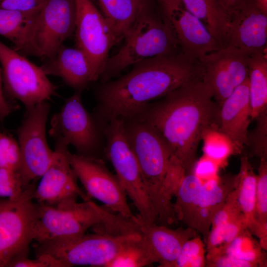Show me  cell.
<instances>
[{"mask_svg":"<svg viewBox=\"0 0 267 267\" xmlns=\"http://www.w3.org/2000/svg\"><path fill=\"white\" fill-rule=\"evenodd\" d=\"M202 71L199 60L181 51L145 59L118 79L100 82L93 114L104 125L114 119L134 118L152 101L202 76Z\"/></svg>","mask_w":267,"mask_h":267,"instance_id":"6da1fadb","label":"cell"},{"mask_svg":"<svg viewBox=\"0 0 267 267\" xmlns=\"http://www.w3.org/2000/svg\"><path fill=\"white\" fill-rule=\"evenodd\" d=\"M159 99L148 104L134 118L152 126L186 173H191L204 133L210 128L218 129L220 107L202 76Z\"/></svg>","mask_w":267,"mask_h":267,"instance_id":"7a4b0ae2","label":"cell"},{"mask_svg":"<svg viewBox=\"0 0 267 267\" xmlns=\"http://www.w3.org/2000/svg\"><path fill=\"white\" fill-rule=\"evenodd\" d=\"M123 121L128 140L158 220L162 222H171L175 217L174 204L166 192L165 181L172 153L148 123L135 118Z\"/></svg>","mask_w":267,"mask_h":267,"instance_id":"3957f363","label":"cell"},{"mask_svg":"<svg viewBox=\"0 0 267 267\" xmlns=\"http://www.w3.org/2000/svg\"><path fill=\"white\" fill-rule=\"evenodd\" d=\"M123 46L109 57L100 79L106 82L131 65L155 56L180 51L162 7L145 9L124 39Z\"/></svg>","mask_w":267,"mask_h":267,"instance_id":"277c9868","label":"cell"},{"mask_svg":"<svg viewBox=\"0 0 267 267\" xmlns=\"http://www.w3.org/2000/svg\"><path fill=\"white\" fill-rule=\"evenodd\" d=\"M104 135L103 153L112 164L127 195L138 211L137 218L140 225L157 223L158 217L128 140L123 120L114 119L108 122Z\"/></svg>","mask_w":267,"mask_h":267,"instance_id":"5b68a950","label":"cell"},{"mask_svg":"<svg viewBox=\"0 0 267 267\" xmlns=\"http://www.w3.org/2000/svg\"><path fill=\"white\" fill-rule=\"evenodd\" d=\"M36 204L34 240L39 244L78 239L90 227L109 220L113 214L93 202L90 198L63 207Z\"/></svg>","mask_w":267,"mask_h":267,"instance_id":"8992f818","label":"cell"},{"mask_svg":"<svg viewBox=\"0 0 267 267\" xmlns=\"http://www.w3.org/2000/svg\"><path fill=\"white\" fill-rule=\"evenodd\" d=\"M81 94L75 91L65 100L60 109L51 117L48 133L55 143L71 145L78 155L100 158L106 125L87 110Z\"/></svg>","mask_w":267,"mask_h":267,"instance_id":"52a82bcc","label":"cell"},{"mask_svg":"<svg viewBox=\"0 0 267 267\" xmlns=\"http://www.w3.org/2000/svg\"><path fill=\"white\" fill-rule=\"evenodd\" d=\"M32 183L17 198L0 199V267L27 258L34 240L36 204Z\"/></svg>","mask_w":267,"mask_h":267,"instance_id":"ba28073f","label":"cell"},{"mask_svg":"<svg viewBox=\"0 0 267 267\" xmlns=\"http://www.w3.org/2000/svg\"><path fill=\"white\" fill-rule=\"evenodd\" d=\"M0 64L6 97L20 101L26 109L48 101L56 93L57 87L41 66L0 41Z\"/></svg>","mask_w":267,"mask_h":267,"instance_id":"9c48e42d","label":"cell"},{"mask_svg":"<svg viewBox=\"0 0 267 267\" xmlns=\"http://www.w3.org/2000/svg\"><path fill=\"white\" fill-rule=\"evenodd\" d=\"M94 232L85 234L72 241L36 244V255L49 254L59 261L63 267H106L128 242L141 234H118L105 231Z\"/></svg>","mask_w":267,"mask_h":267,"instance_id":"30bf717a","label":"cell"},{"mask_svg":"<svg viewBox=\"0 0 267 267\" xmlns=\"http://www.w3.org/2000/svg\"><path fill=\"white\" fill-rule=\"evenodd\" d=\"M49 111L48 101L26 109L17 130V141L21 155L20 174L25 186L41 178L53 158L54 150L48 145L46 133Z\"/></svg>","mask_w":267,"mask_h":267,"instance_id":"8fae6325","label":"cell"},{"mask_svg":"<svg viewBox=\"0 0 267 267\" xmlns=\"http://www.w3.org/2000/svg\"><path fill=\"white\" fill-rule=\"evenodd\" d=\"M76 47L88 58L95 82L100 78L109 53L118 41L112 28L91 0H76Z\"/></svg>","mask_w":267,"mask_h":267,"instance_id":"7c38bea8","label":"cell"},{"mask_svg":"<svg viewBox=\"0 0 267 267\" xmlns=\"http://www.w3.org/2000/svg\"><path fill=\"white\" fill-rule=\"evenodd\" d=\"M71 166L87 192L88 196L103 203L109 209L137 222L128 203L127 194L116 175L99 157L68 154Z\"/></svg>","mask_w":267,"mask_h":267,"instance_id":"4fadbf2b","label":"cell"},{"mask_svg":"<svg viewBox=\"0 0 267 267\" xmlns=\"http://www.w3.org/2000/svg\"><path fill=\"white\" fill-rule=\"evenodd\" d=\"M250 53L226 46L201 57L202 80L220 107L236 88L248 78Z\"/></svg>","mask_w":267,"mask_h":267,"instance_id":"5bb4252c","label":"cell"},{"mask_svg":"<svg viewBox=\"0 0 267 267\" xmlns=\"http://www.w3.org/2000/svg\"><path fill=\"white\" fill-rule=\"evenodd\" d=\"M69 153L68 146L55 143L52 161L34 192V199L38 203L63 207L77 202L79 196L83 200L89 198L78 185Z\"/></svg>","mask_w":267,"mask_h":267,"instance_id":"9a60e30c","label":"cell"},{"mask_svg":"<svg viewBox=\"0 0 267 267\" xmlns=\"http://www.w3.org/2000/svg\"><path fill=\"white\" fill-rule=\"evenodd\" d=\"M76 0H45L38 12L34 40L41 58L52 56L74 34Z\"/></svg>","mask_w":267,"mask_h":267,"instance_id":"2e32d148","label":"cell"},{"mask_svg":"<svg viewBox=\"0 0 267 267\" xmlns=\"http://www.w3.org/2000/svg\"><path fill=\"white\" fill-rule=\"evenodd\" d=\"M267 14L262 12L252 0L230 19L226 46L229 45L249 53H267Z\"/></svg>","mask_w":267,"mask_h":267,"instance_id":"e0dca14e","label":"cell"},{"mask_svg":"<svg viewBox=\"0 0 267 267\" xmlns=\"http://www.w3.org/2000/svg\"><path fill=\"white\" fill-rule=\"evenodd\" d=\"M179 50L190 58L199 59L221 48L203 24L180 4L165 12Z\"/></svg>","mask_w":267,"mask_h":267,"instance_id":"ac0fdd59","label":"cell"},{"mask_svg":"<svg viewBox=\"0 0 267 267\" xmlns=\"http://www.w3.org/2000/svg\"><path fill=\"white\" fill-rule=\"evenodd\" d=\"M251 105L248 78L235 89L220 106L218 129L231 141L236 154L247 145Z\"/></svg>","mask_w":267,"mask_h":267,"instance_id":"d6986e66","label":"cell"},{"mask_svg":"<svg viewBox=\"0 0 267 267\" xmlns=\"http://www.w3.org/2000/svg\"><path fill=\"white\" fill-rule=\"evenodd\" d=\"M41 66L47 75L59 77L75 91H82L95 82L91 66L84 52L77 47L62 45Z\"/></svg>","mask_w":267,"mask_h":267,"instance_id":"ffe728a7","label":"cell"},{"mask_svg":"<svg viewBox=\"0 0 267 267\" xmlns=\"http://www.w3.org/2000/svg\"><path fill=\"white\" fill-rule=\"evenodd\" d=\"M140 229L142 237L161 267H173L183 244L197 234L190 227L171 229L157 223L141 226Z\"/></svg>","mask_w":267,"mask_h":267,"instance_id":"44dd1931","label":"cell"},{"mask_svg":"<svg viewBox=\"0 0 267 267\" xmlns=\"http://www.w3.org/2000/svg\"><path fill=\"white\" fill-rule=\"evenodd\" d=\"M257 175L247 155L242 156L240 169L235 175L236 199L246 222L247 229L259 239L262 245L267 243V223L258 222L255 219Z\"/></svg>","mask_w":267,"mask_h":267,"instance_id":"7402d4cb","label":"cell"},{"mask_svg":"<svg viewBox=\"0 0 267 267\" xmlns=\"http://www.w3.org/2000/svg\"><path fill=\"white\" fill-rule=\"evenodd\" d=\"M38 13L0 8V35L11 42L13 49L25 56L40 58L34 40Z\"/></svg>","mask_w":267,"mask_h":267,"instance_id":"603a6c76","label":"cell"},{"mask_svg":"<svg viewBox=\"0 0 267 267\" xmlns=\"http://www.w3.org/2000/svg\"><path fill=\"white\" fill-rule=\"evenodd\" d=\"M99 5L118 42L124 40L140 14L152 0H91Z\"/></svg>","mask_w":267,"mask_h":267,"instance_id":"cb8c5ba5","label":"cell"},{"mask_svg":"<svg viewBox=\"0 0 267 267\" xmlns=\"http://www.w3.org/2000/svg\"><path fill=\"white\" fill-rule=\"evenodd\" d=\"M183 6L197 18L219 43L226 45L228 17L219 0H180Z\"/></svg>","mask_w":267,"mask_h":267,"instance_id":"d4e9b609","label":"cell"},{"mask_svg":"<svg viewBox=\"0 0 267 267\" xmlns=\"http://www.w3.org/2000/svg\"><path fill=\"white\" fill-rule=\"evenodd\" d=\"M248 70L251 118L253 120L267 110V53H250Z\"/></svg>","mask_w":267,"mask_h":267,"instance_id":"484cf974","label":"cell"},{"mask_svg":"<svg viewBox=\"0 0 267 267\" xmlns=\"http://www.w3.org/2000/svg\"><path fill=\"white\" fill-rule=\"evenodd\" d=\"M203 181L193 173H185L177 188L174 204L177 219L190 227L198 205Z\"/></svg>","mask_w":267,"mask_h":267,"instance_id":"4316f807","label":"cell"},{"mask_svg":"<svg viewBox=\"0 0 267 267\" xmlns=\"http://www.w3.org/2000/svg\"><path fill=\"white\" fill-rule=\"evenodd\" d=\"M259 241L247 228L241 232L224 249L228 255L252 264L254 267H266L267 255Z\"/></svg>","mask_w":267,"mask_h":267,"instance_id":"83f0119b","label":"cell"},{"mask_svg":"<svg viewBox=\"0 0 267 267\" xmlns=\"http://www.w3.org/2000/svg\"><path fill=\"white\" fill-rule=\"evenodd\" d=\"M155 263L149 247L141 234L128 242L106 267H142Z\"/></svg>","mask_w":267,"mask_h":267,"instance_id":"f1b7e54d","label":"cell"},{"mask_svg":"<svg viewBox=\"0 0 267 267\" xmlns=\"http://www.w3.org/2000/svg\"><path fill=\"white\" fill-rule=\"evenodd\" d=\"M202 140L204 155L216 162L220 168L225 166L227 159L231 155L236 154L230 139L218 129L206 130Z\"/></svg>","mask_w":267,"mask_h":267,"instance_id":"f546056e","label":"cell"},{"mask_svg":"<svg viewBox=\"0 0 267 267\" xmlns=\"http://www.w3.org/2000/svg\"><path fill=\"white\" fill-rule=\"evenodd\" d=\"M205 243L200 235L183 244L173 267H204L206 265Z\"/></svg>","mask_w":267,"mask_h":267,"instance_id":"4dcf8cb0","label":"cell"},{"mask_svg":"<svg viewBox=\"0 0 267 267\" xmlns=\"http://www.w3.org/2000/svg\"><path fill=\"white\" fill-rule=\"evenodd\" d=\"M21 167V155L18 141L9 134L0 133V168L20 174Z\"/></svg>","mask_w":267,"mask_h":267,"instance_id":"1f68e13d","label":"cell"},{"mask_svg":"<svg viewBox=\"0 0 267 267\" xmlns=\"http://www.w3.org/2000/svg\"><path fill=\"white\" fill-rule=\"evenodd\" d=\"M255 219L259 223H267V158H261L257 175Z\"/></svg>","mask_w":267,"mask_h":267,"instance_id":"d6a6232c","label":"cell"},{"mask_svg":"<svg viewBox=\"0 0 267 267\" xmlns=\"http://www.w3.org/2000/svg\"><path fill=\"white\" fill-rule=\"evenodd\" d=\"M255 119L257 123L251 134H248L247 145L255 155L261 158H267V110Z\"/></svg>","mask_w":267,"mask_h":267,"instance_id":"836d02e7","label":"cell"},{"mask_svg":"<svg viewBox=\"0 0 267 267\" xmlns=\"http://www.w3.org/2000/svg\"><path fill=\"white\" fill-rule=\"evenodd\" d=\"M28 186L24 185L19 173L0 168V199L16 198Z\"/></svg>","mask_w":267,"mask_h":267,"instance_id":"e575fe53","label":"cell"},{"mask_svg":"<svg viewBox=\"0 0 267 267\" xmlns=\"http://www.w3.org/2000/svg\"><path fill=\"white\" fill-rule=\"evenodd\" d=\"M241 215L242 213L234 189L228 194L223 205L213 216L211 227L225 224Z\"/></svg>","mask_w":267,"mask_h":267,"instance_id":"d590c367","label":"cell"},{"mask_svg":"<svg viewBox=\"0 0 267 267\" xmlns=\"http://www.w3.org/2000/svg\"><path fill=\"white\" fill-rule=\"evenodd\" d=\"M205 267H254L252 264L235 258L224 251L206 254Z\"/></svg>","mask_w":267,"mask_h":267,"instance_id":"8d00e7d4","label":"cell"},{"mask_svg":"<svg viewBox=\"0 0 267 267\" xmlns=\"http://www.w3.org/2000/svg\"><path fill=\"white\" fill-rule=\"evenodd\" d=\"M45 0H0V8L26 13H37Z\"/></svg>","mask_w":267,"mask_h":267,"instance_id":"74e56055","label":"cell"},{"mask_svg":"<svg viewBox=\"0 0 267 267\" xmlns=\"http://www.w3.org/2000/svg\"><path fill=\"white\" fill-rule=\"evenodd\" d=\"M219 168L216 162L203 155L195 162L192 173L205 181L219 176Z\"/></svg>","mask_w":267,"mask_h":267,"instance_id":"f35d334b","label":"cell"},{"mask_svg":"<svg viewBox=\"0 0 267 267\" xmlns=\"http://www.w3.org/2000/svg\"><path fill=\"white\" fill-rule=\"evenodd\" d=\"M13 267H63L57 259L47 254L36 255L34 259L28 257L16 262Z\"/></svg>","mask_w":267,"mask_h":267,"instance_id":"ab89813d","label":"cell"},{"mask_svg":"<svg viewBox=\"0 0 267 267\" xmlns=\"http://www.w3.org/2000/svg\"><path fill=\"white\" fill-rule=\"evenodd\" d=\"M17 109V105L10 102L4 94L0 67V121H3L10 114Z\"/></svg>","mask_w":267,"mask_h":267,"instance_id":"60d3db41","label":"cell"},{"mask_svg":"<svg viewBox=\"0 0 267 267\" xmlns=\"http://www.w3.org/2000/svg\"><path fill=\"white\" fill-rule=\"evenodd\" d=\"M230 21L245 4L247 0H219Z\"/></svg>","mask_w":267,"mask_h":267,"instance_id":"b9f144b4","label":"cell"},{"mask_svg":"<svg viewBox=\"0 0 267 267\" xmlns=\"http://www.w3.org/2000/svg\"><path fill=\"white\" fill-rule=\"evenodd\" d=\"M163 10L169 11L172 8L181 4L180 0H157Z\"/></svg>","mask_w":267,"mask_h":267,"instance_id":"7bdbcfd3","label":"cell"},{"mask_svg":"<svg viewBox=\"0 0 267 267\" xmlns=\"http://www.w3.org/2000/svg\"><path fill=\"white\" fill-rule=\"evenodd\" d=\"M256 6L264 13L267 14V0H252Z\"/></svg>","mask_w":267,"mask_h":267,"instance_id":"ee69618b","label":"cell"}]
</instances>
